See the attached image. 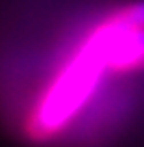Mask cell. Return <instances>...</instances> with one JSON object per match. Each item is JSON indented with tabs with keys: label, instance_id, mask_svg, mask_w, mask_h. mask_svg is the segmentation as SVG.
Masks as SVG:
<instances>
[{
	"label": "cell",
	"instance_id": "obj_1",
	"mask_svg": "<svg viewBox=\"0 0 144 147\" xmlns=\"http://www.w3.org/2000/svg\"><path fill=\"white\" fill-rule=\"evenodd\" d=\"M127 30L133 28H127L116 18H112L90 35L80 54L67 65V69L58 76L54 87L45 95L35 117V125H39L41 134L60 130L82 108V104L93 93L101 71L108 67V56L112 48Z\"/></svg>",
	"mask_w": 144,
	"mask_h": 147
},
{
	"label": "cell",
	"instance_id": "obj_2",
	"mask_svg": "<svg viewBox=\"0 0 144 147\" xmlns=\"http://www.w3.org/2000/svg\"><path fill=\"white\" fill-rule=\"evenodd\" d=\"M108 67L112 69L144 67V28L127 30L118 39L108 56Z\"/></svg>",
	"mask_w": 144,
	"mask_h": 147
},
{
	"label": "cell",
	"instance_id": "obj_3",
	"mask_svg": "<svg viewBox=\"0 0 144 147\" xmlns=\"http://www.w3.org/2000/svg\"><path fill=\"white\" fill-rule=\"evenodd\" d=\"M114 18L121 24H125L127 28H144V0L142 2H135V5L127 7V9L118 11Z\"/></svg>",
	"mask_w": 144,
	"mask_h": 147
}]
</instances>
